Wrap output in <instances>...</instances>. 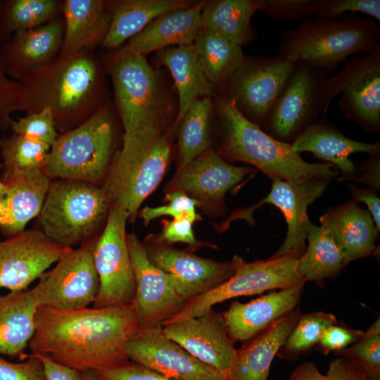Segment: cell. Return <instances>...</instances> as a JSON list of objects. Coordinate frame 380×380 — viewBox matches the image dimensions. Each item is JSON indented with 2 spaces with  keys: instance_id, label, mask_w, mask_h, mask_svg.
Instances as JSON below:
<instances>
[{
  "instance_id": "obj_1",
  "label": "cell",
  "mask_w": 380,
  "mask_h": 380,
  "mask_svg": "<svg viewBox=\"0 0 380 380\" xmlns=\"http://www.w3.org/2000/svg\"><path fill=\"white\" fill-rule=\"evenodd\" d=\"M138 326L133 304L70 310L38 306L29 347L79 372H94L129 360L127 343Z\"/></svg>"
},
{
  "instance_id": "obj_2",
  "label": "cell",
  "mask_w": 380,
  "mask_h": 380,
  "mask_svg": "<svg viewBox=\"0 0 380 380\" xmlns=\"http://www.w3.org/2000/svg\"><path fill=\"white\" fill-rule=\"evenodd\" d=\"M106 71L94 51L58 56L20 81L16 110L49 108L60 134L90 118L109 101Z\"/></svg>"
},
{
  "instance_id": "obj_3",
  "label": "cell",
  "mask_w": 380,
  "mask_h": 380,
  "mask_svg": "<svg viewBox=\"0 0 380 380\" xmlns=\"http://www.w3.org/2000/svg\"><path fill=\"white\" fill-rule=\"evenodd\" d=\"M221 131L217 150L224 158L249 164L270 179L303 182L313 178L331 179L338 168L328 163H310L291 144L279 141L247 120L224 95L213 98Z\"/></svg>"
},
{
  "instance_id": "obj_4",
  "label": "cell",
  "mask_w": 380,
  "mask_h": 380,
  "mask_svg": "<svg viewBox=\"0 0 380 380\" xmlns=\"http://www.w3.org/2000/svg\"><path fill=\"white\" fill-rule=\"evenodd\" d=\"M380 50V28L370 18L347 14L336 18H307L280 32L279 56L306 63L327 73L352 54Z\"/></svg>"
},
{
  "instance_id": "obj_5",
  "label": "cell",
  "mask_w": 380,
  "mask_h": 380,
  "mask_svg": "<svg viewBox=\"0 0 380 380\" xmlns=\"http://www.w3.org/2000/svg\"><path fill=\"white\" fill-rule=\"evenodd\" d=\"M103 64L111 79L123 134L167 129L170 106L146 56L125 44L111 51Z\"/></svg>"
},
{
  "instance_id": "obj_6",
  "label": "cell",
  "mask_w": 380,
  "mask_h": 380,
  "mask_svg": "<svg viewBox=\"0 0 380 380\" xmlns=\"http://www.w3.org/2000/svg\"><path fill=\"white\" fill-rule=\"evenodd\" d=\"M109 101L78 127L59 134L43 172L49 178L101 185L115 155L116 122Z\"/></svg>"
},
{
  "instance_id": "obj_7",
  "label": "cell",
  "mask_w": 380,
  "mask_h": 380,
  "mask_svg": "<svg viewBox=\"0 0 380 380\" xmlns=\"http://www.w3.org/2000/svg\"><path fill=\"white\" fill-rule=\"evenodd\" d=\"M110 205L100 185L57 179L50 182L39 215V229L63 246L85 244L103 230Z\"/></svg>"
},
{
  "instance_id": "obj_8",
  "label": "cell",
  "mask_w": 380,
  "mask_h": 380,
  "mask_svg": "<svg viewBox=\"0 0 380 380\" xmlns=\"http://www.w3.org/2000/svg\"><path fill=\"white\" fill-rule=\"evenodd\" d=\"M172 127L158 139L123 136L122 148L115 154L101 185L110 204L129 213L133 223L144 200L162 181L172 151Z\"/></svg>"
},
{
  "instance_id": "obj_9",
  "label": "cell",
  "mask_w": 380,
  "mask_h": 380,
  "mask_svg": "<svg viewBox=\"0 0 380 380\" xmlns=\"http://www.w3.org/2000/svg\"><path fill=\"white\" fill-rule=\"evenodd\" d=\"M299 258L296 253H289L279 258L247 262L240 256L234 255L231 260L234 268L231 277L186 302L183 308L163 324L199 316L216 304L232 298L283 289L305 281L298 270Z\"/></svg>"
},
{
  "instance_id": "obj_10",
  "label": "cell",
  "mask_w": 380,
  "mask_h": 380,
  "mask_svg": "<svg viewBox=\"0 0 380 380\" xmlns=\"http://www.w3.org/2000/svg\"><path fill=\"white\" fill-rule=\"evenodd\" d=\"M129 213L111 204L106 226L91 241L99 290L93 303L95 308L132 305L135 278L127 241L126 224Z\"/></svg>"
},
{
  "instance_id": "obj_11",
  "label": "cell",
  "mask_w": 380,
  "mask_h": 380,
  "mask_svg": "<svg viewBox=\"0 0 380 380\" xmlns=\"http://www.w3.org/2000/svg\"><path fill=\"white\" fill-rule=\"evenodd\" d=\"M343 69L327 77L323 89L325 114L338 94L341 113L369 133L380 129V50L347 58Z\"/></svg>"
},
{
  "instance_id": "obj_12",
  "label": "cell",
  "mask_w": 380,
  "mask_h": 380,
  "mask_svg": "<svg viewBox=\"0 0 380 380\" xmlns=\"http://www.w3.org/2000/svg\"><path fill=\"white\" fill-rule=\"evenodd\" d=\"M324 71L306 63L293 71L270 110L262 129L273 138L291 144L324 110Z\"/></svg>"
},
{
  "instance_id": "obj_13",
  "label": "cell",
  "mask_w": 380,
  "mask_h": 380,
  "mask_svg": "<svg viewBox=\"0 0 380 380\" xmlns=\"http://www.w3.org/2000/svg\"><path fill=\"white\" fill-rule=\"evenodd\" d=\"M92 241L70 248L52 270L41 275L32 289L38 306L70 310L94 303L99 279L93 260Z\"/></svg>"
},
{
  "instance_id": "obj_14",
  "label": "cell",
  "mask_w": 380,
  "mask_h": 380,
  "mask_svg": "<svg viewBox=\"0 0 380 380\" xmlns=\"http://www.w3.org/2000/svg\"><path fill=\"white\" fill-rule=\"evenodd\" d=\"M271 180V190L266 197L251 207L234 211L217 229L223 232L236 220H245L253 224V213L263 204H272L282 213L287 232L284 242L270 258L289 253H296L300 257L306 248L307 234L311 223L307 214L308 207L324 194L331 180L320 178L303 182L278 178Z\"/></svg>"
},
{
  "instance_id": "obj_15",
  "label": "cell",
  "mask_w": 380,
  "mask_h": 380,
  "mask_svg": "<svg viewBox=\"0 0 380 380\" xmlns=\"http://www.w3.org/2000/svg\"><path fill=\"white\" fill-rule=\"evenodd\" d=\"M294 67L280 56L246 58L222 87L236 109L260 128L284 88Z\"/></svg>"
},
{
  "instance_id": "obj_16",
  "label": "cell",
  "mask_w": 380,
  "mask_h": 380,
  "mask_svg": "<svg viewBox=\"0 0 380 380\" xmlns=\"http://www.w3.org/2000/svg\"><path fill=\"white\" fill-rule=\"evenodd\" d=\"M253 172L255 170L227 163L217 150L210 147L177 167L165 187V193L182 192L196 201L199 208L208 213L222 215L226 210L227 192Z\"/></svg>"
},
{
  "instance_id": "obj_17",
  "label": "cell",
  "mask_w": 380,
  "mask_h": 380,
  "mask_svg": "<svg viewBox=\"0 0 380 380\" xmlns=\"http://www.w3.org/2000/svg\"><path fill=\"white\" fill-rule=\"evenodd\" d=\"M129 360L177 380H227L167 337L162 326L138 327L126 346Z\"/></svg>"
},
{
  "instance_id": "obj_18",
  "label": "cell",
  "mask_w": 380,
  "mask_h": 380,
  "mask_svg": "<svg viewBox=\"0 0 380 380\" xmlns=\"http://www.w3.org/2000/svg\"><path fill=\"white\" fill-rule=\"evenodd\" d=\"M127 241L135 278L133 303L138 327L162 326L186 303L168 276L149 259L144 243L134 233Z\"/></svg>"
},
{
  "instance_id": "obj_19",
  "label": "cell",
  "mask_w": 380,
  "mask_h": 380,
  "mask_svg": "<svg viewBox=\"0 0 380 380\" xmlns=\"http://www.w3.org/2000/svg\"><path fill=\"white\" fill-rule=\"evenodd\" d=\"M70 248L36 228L0 240V288L10 291L27 289Z\"/></svg>"
},
{
  "instance_id": "obj_20",
  "label": "cell",
  "mask_w": 380,
  "mask_h": 380,
  "mask_svg": "<svg viewBox=\"0 0 380 380\" xmlns=\"http://www.w3.org/2000/svg\"><path fill=\"white\" fill-rule=\"evenodd\" d=\"M162 331L196 359L227 377L237 350L222 314L212 308L197 317L165 324Z\"/></svg>"
},
{
  "instance_id": "obj_21",
  "label": "cell",
  "mask_w": 380,
  "mask_h": 380,
  "mask_svg": "<svg viewBox=\"0 0 380 380\" xmlns=\"http://www.w3.org/2000/svg\"><path fill=\"white\" fill-rule=\"evenodd\" d=\"M155 243H144L149 259L168 276L185 302L219 286L234 274L231 260L218 262Z\"/></svg>"
},
{
  "instance_id": "obj_22",
  "label": "cell",
  "mask_w": 380,
  "mask_h": 380,
  "mask_svg": "<svg viewBox=\"0 0 380 380\" xmlns=\"http://www.w3.org/2000/svg\"><path fill=\"white\" fill-rule=\"evenodd\" d=\"M64 32L62 13L40 26L19 32L2 43L7 75L20 81L33 70L60 53Z\"/></svg>"
},
{
  "instance_id": "obj_23",
  "label": "cell",
  "mask_w": 380,
  "mask_h": 380,
  "mask_svg": "<svg viewBox=\"0 0 380 380\" xmlns=\"http://www.w3.org/2000/svg\"><path fill=\"white\" fill-rule=\"evenodd\" d=\"M305 281L273 291L247 303L234 301L222 315L229 338L236 341H248L298 305Z\"/></svg>"
},
{
  "instance_id": "obj_24",
  "label": "cell",
  "mask_w": 380,
  "mask_h": 380,
  "mask_svg": "<svg viewBox=\"0 0 380 380\" xmlns=\"http://www.w3.org/2000/svg\"><path fill=\"white\" fill-rule=\"evenodd\" d=\"M319 221L338 246L344 266L357 259L377 254L376 240L379 231L368 210L354 201L328 208Z\"/></svg>"
},
{
  "instance_id": "obj_25",
  "label": "cell",
  "mask_w": 380,
  "mask_h": 380,
  "mask_svg": "<svg viewBox=\"0 0 380 380\" xmlns=\"http://www.w3.org/2000/svg\"><path fill=\"white\" fill-rule=\"evenodd\" d=\"M292 149L300 153L310 152L315 157L339 169L340 180L350 179L356 171L349 156L355 153L379 154V141L366 143L346 137L335 126L324 120H316L307 126L291 143Z\"/></svg>"
},
{
  "instance_id": "obj_26",
  "label": "cell",
  "mask_w": 380,
  "mask_h": 380,
  "mask_svg": "<svg viewBox=\"0 0 380 380\" xmlns=\"http://www.w3.org/2000/svg\"><path fill=\"white\" fill-rule=\"evenodd\" d=\"M50 179L42 170L18 175L6 182V190L0 198V232L7 236L25 230L27 223L39 216Z\"/></svg>"
},
{
  "instance_id": "obj_27",
  "label": "cell",
  "mask_w": 380,
  "mask_h": 380,
  "mask_svg": "<svg viewBox=\"0 0 380 380\" xmlns=\"http://www.w3.org/2000/svg\"><path fill=\"white\" fill-rule=\"evenodd\" d=\"M64 32L61 56L94 51L106 37L110 23L108 1L65 0Z\"/></svg>"
},
{
  "instance_id": "obj_28",
  "label": "cell",
  "mask_w": 380,
  "mask_h": 380,
  "mask_svg": "<svg viewBox=\"0 0 380 380\" xmlns=\"http://www.w3.org/2000/svg\"><path fill=\"white\" fill-rule=\"evenodd\" d=\"M299 309L277 319L252 338L237 354L227 380H267L274 356L296 325Z\"/></svg>"
},
{
  "instance_id": "obj_29",
  "label": "cell",
  "mask_w": 380,
  "mask_h": 380,
  "mask_svg": "<svg viewBox=\"0 0 380 380\" xmlns=\"http://www.w3.org/2000/svg\"><path fill=\"white\" fill-rule=\"evenodd\" d=\"M205 1L189 7L163 13L130 38L125 44L146 54L163 49L194 43L201 29V16Z\"/></svg>"
},
{
  "instance_id": "obj_30",
  "label": "cell",
  "mask_w": 380,
  "mask_h": 380,
  "mask_svg": "<svg viewBox=\"0 0 380 380\" xmlns=\"http://www.w3.org/2000/svg\"><path fill=\"white\" fill-rule=\"evenodd\" d=\"M159 63L172 75L179 96V109L172 126L175 131L191 103L216 95L215 86L205 76L194 44L170 46L158 51Z\"/></svg>"
},
{
  "instance_id": "obj_31",
  "label": "cell",
  "mask_w": 380,
  "mask_h": 380,
  "mask_svg": "<svg viewBox=\"0 0 380 380\" xmlns=\"http://www.w3.org/2000/svg\"><path fill=\"white\" fill-rule=\"evenodd\" d=\"M108 3L110 23L101 45L110 51L124 45L163 13L194 4L182 0H118Z\"/></svg>"
},
{
  "instance_id": "obj_32",
  "label": "cell",
  "mask_w": 380,
  "mask_h": 380,
  "mask_svg": "<svg viewBox=\"0 0 380 380\" xmlns=\"http://www.w3.org/2000/svg\"><path fill=\"white\" fill-rule=\"evenodd\" d=\"M37 308L32 289L0 294V355L23 360L35 331Z\"/></svg>"
},
{
  "instance_id": "obj_33",
  "label": "cell",
  "mask_w": 380,
  "mask_h": 380,
  "mask_svg": "<svg viewBox=\"0 0 380 380\" xmlns=\"http://www.w3.org/2000/svg\"><path fill=\"white\" fill-rule=\"evenodd\" d=\"M257 11L258 0L205 1L201 28L215 32L242 47L255 37L251 20Z\"/></svg>"
},
{
  "instance_id": "obj_34",
  "label": "cell",
  "mask_w": 380,
  "mask_h": 380,
  "mask_svg": "<svg viewBox=\"0 0 380 380\" xmlns=\"http://www.w3.org/2000/svg\"><path fill=\"white\" fill-rule=\"evenodd\" d=\"M202 70L215 87L224 85L246 60L241 46L201 28L193 43Z\"/></svg>"
},
{
  "instance_id": "obj_35",
  "label": "cell",
  "mask_w": 380,
  "mask_h": 380,
  "mask_svg": "<svg viewBox=\"0 0 380 380\" xmlns=\"http://www.w3.org/2000/svg\"><path fill=\"white\" fill-rule=\"evenodd\" d=\"M308 244L298 258V270L306 281L321 283L337 276L344 267L343 256L329 231L310 223Z\"/></svg>"
},
{
  "instance_id": "obj_36",
  "label": "cell",
  "mask_w": 380,
  "mask_h": 380,
  "mask_svg": "<svg viewBox=\"0 0 380 380\" xmlns=\"http://www.w3.org/2000/svg\"><path fill=\"white\" fill-rule=\"evenodd\" d=\"M212 97L193 101L178 127V167L191 161L211 146L210 127L215 111Z\"/></svg>"
},
{
  "instance_id": "obj_37",
  "label": "cell",
  "mask_w": 380,
  "mask_h": 380,
  "mask_svg": "<svg viewBox=\"0 0 380 380\" xmlns=\"http://www.w3.org/2000/svg\"><path fill=\"white\" fill-rule=\"evenodd\" d=\"M63 6L61 0H0V41L49 22Z\"/></svg>"
},
{
  "instance_id": "obj_38",
  "label": "cell",
  "mask_w": 380,
  "mask_h": 380,
  "mask_svg": "<svg viewBox=\"0 0 380 380\" xmlns=\"http://www.w3.org/2000/svg\"><path fill=\"white\" fill-rule=\"evenodd\" d=\"M51 146L24 136L13 134L0 137L2 158L1 182L24 172L42 170Z\"/></svg>"
},
{
  "instance_id": "obj_39",
  "label": "cell",
  "mask_w": 380,
  "mask_h": 380,
  "mask_svg": "<svg viewBox=\"0 0 380 380\" xmlns=\"http://www.w3.org/2000/svg\"><path fill=\"white\" fill-rule=\"evenodd\" d=\"M336 323L331 313L315 312L301 315L277 354L283 359H296L316 345L326 329Z\"/></svg>"
},
{
  "instance_id": "obj_40",
  "label": "cell",
  "mask_w": 380,
  "mask_h": 380,
  "mask_svg": "<svg viewBox=\"0 0 380 380\" xmlns=\"http://www.w3.org/2000/svg\"><path fill=\"white\" fill-rule=\"evenodd\" d=\"M362 371L370 380H380L379 317L363 331L360 338L348 348L336 353Z\"/></svg>"
},
{
  "instance_id": "obj_41",
  "label": "cell",
  "mask_w": 380,
  "mask_h": 380,
  "mask_svg": "<svg viewBox=\"0 0 380 380\" xmlns=\"http://www.w3.org/2000/svg\"><path fill=\"white\" fill-rule=\"evenodd\" d=\"M11 128L14 134L44 143L49 146L54 144L59 135L52 113L47 108L13 120Z\"/></svg>"
},
{
  "instance_id": "obj_42",
  "label": "cell",
  "mask_w": 380,
  "mask_h": 380,
  "mask_svg": "<svg viewBox=\"0 0 380 380\" xmlns=\"http://www.w3.org/2000/svg\"><path fill=\"white\" fill-rule=\"evenodd\" d=\"M165 200L168 202L165 205L158 207H144L139 211V216L145 225L153 220L161 216H170L173 219L187 217L194 223L201 220V217L196 211L198 203L189 196L178 191L165 193Z\"/></svg>"
},
{
  "instance_id": "obj_43",
  "label": "cell",
  "mask_w": 380,
  "mask_h": 380,
  "mask_svg": "<svg viewBox=\"0 0 380 380\" xmlns=\"http://www.w3.org/2000/svg\"><path fill=\"white\" fill-rule=\"evenodd\" d=\"M289 380H370L365 374L339 356L329 364L325 374H322L311 362L297 367Z\"/></svg>"
},
{
  "instance_id": "obj_44",
  "label": "cell",
  "mask_w": 380,
  "mask_h": 380,
  "mask_svg": "<svg viewBox=\"0 0 380 380\" xmlns=\"http://www.w3.org/2000/svg\"><path fill=\"white\" fill-rule=\"evenodd\" d=\"M321 0H258V11L270 18L300 20L316 14Z\"/></svg>"
},
{
  "instance_id": "obj_45",
  "label": "cell",
  "mask_w": 380,
  "mask_h": 380,
  "mask_svg": "<svg viewBox=\"0 0 380 380\" xmlns=\"http://www.w3.org/2000/svg\"><path fill=\"white\" fill-rule=\"evenodd\" d=\"M363 13L380 20L379 0H321L315 14L317 18H336L347 14Z\"/></svg>"
},
{
  "instance_id": "obj_46",
  "label": "cell",
  "mask_w": 380,
  "mask_h": 380,
  "mask_svg": "<svg viewBox=\"0 0 380 380\" xmlns=\"http://www.w3.org/2000/svg\"><path fill=\"white\" fill-rule=\"evenodd\" d=\"M2 43L0 41V129L5 130L11 127L13 120L11 113L16 111L20 84L6 73L1 51Z\"/></svg>"
},
{
  "instance_id": "obj_47",
  "label": "cell",
  "mask_w": 380,
  "mask_h": 380,
  "mask_svg": "<svg viewBox=\"0 0 380 380\" xmlns=\"http://www.w3.org/2000/svg\"><path fill=\"white\" fill-rule=\"evenodd\" d=\"M161 232L156 239L155 243L167 246L175 243L187 244L191 249L196 250L206 245L197 240L194 230V222L187 217H179L172 220H163Z\"/></svg>"
},
{
  "instance_id": "obj_48",
  "label": "cell",
  "mask_w": 380,
  "mask_h": 380,
  "mask_svg": "<svg viewBox=\"0 0 380 380\" xmlns=\"http://www.w3.org/2000/svg\"><path fill=\"white\" fill-rule=\"evenodd\" d=\"M21 362H11L0 356V380H46L41 360L33 353Z\"/></svg>"
},
{
  "instance_id": "obj_49",
  "label": "cell",
  "mask_w": 380,
  "mask_h": 380,
  "mask_svg": "<svg viewBox=\"0 0 380 380\" xmlns=\"http://www.w3.org/2000/svg\"><path fill=\"white\" fill-rule=\"evenodd\" d=\"M94 372L100 380H177L167 378L142 365L129 360Z\"/></svg>"
},
{
  "instance_id": "obj_50",
  "label": "cell",
  "mask_w": 380,
  "mask_h": 380,
  "mask_svg": "<svg viewBox=\"0 0 380 380\" xmlns=\"http://www.w3.org/2000/svg\"><path fill=\"white\" fill-rule=\"evenodd\" d=\"M362 333L363 331L335 324L326 329L317 345L324 355L331 352L336 353L355 343Z\"/></svg>"
},
{
  "instance_id": "obj_51",
  "label": "cell",
  "mask_w": 380,
  "mask_h": 380,
  "mask_svg": "<svg viewBox=\"0 0 380 380\" xmlns=\"http://www.w3.org/2000/svg\"><path fill=\"white\" fill-rule=\"evenodd\" d=\"M349 189L352 193L353 201L355 203L362 202L365 203L368 208L376 227L378 231L380 228V199L376 191L369 188H360L356 186L349 185Z\"/></svg>"
},
{
  "instance_id": "obj_52",
  "label": "cell",
  "mask_w": 380,
  "mask_h": 380,
  "mask_svg": "<svg viewBox=\"0 0 380 380\" xmlns=\"http://www.w3.org/2000/svg\"><path fill=\"white\" fill-rule=\"evenodd\" d=\"M33 354L41 360L46 380H80L79 372L55 362L49 355Z\"/></svg>"
},
{
  "instance_id": "obj_53",
  "label": "cell",
  "mask_w": 380,
  "mask_h": 380,
  "mask_svg": "<svg viewBox=\"0 0 380 380\" xmlns=\"http://www.w3.org/2000/svg\"><path fill=\"white\" fill-rule=\"evenodd\" d=\"M369 156V158L363 162L359 167L358 176H355L350 179L367 184L368 187L377 191L380 187V156L379 154Z\"/></svg>"
},
{
  "instance_id": "obj_54",
  "label": "cell",
  "mask_w": 380,
  "mask_h": 380,
  "mask_svg": "<svg viewBox=\"0 0 380 380\" xmlns=\"http://www.w3.org/2000/svg\"><path fill=\"white\" fill-rule=\"evenodd\" d=\"M80 380H100L93 371L80 372Z\"/></svg>"
},
{
  "instance_id": "obj_55",
  "label": "cell",
  "mask_w": 380,
  "mask_h": 380,
  "mask_svg": "<svg viewBox=\"0 0 380 380\" xmlns=\"http://www.w3.org/2000/svg\"><path fill=\"white\" fill-rule=\"evenodd\" d=\"M1 167V164L0 163V168ZM6 190V185L0 180V198L4 194Z\"/></svg>"
}]
</instances>
